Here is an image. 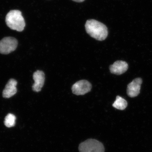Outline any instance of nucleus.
<instances>
[{"mask_svg": "<svg viewBox=\"0 0 152 152\" xmlns=\"http://www.w3.org/2000/svg\"><path fill=\"white\" fill-rule=\"evenodd\" d=\"M87 33L92 37L99 41H103L107 37V26L101 22L94 19L88 20L85 25Z\"/></svg>", "mask_w": 152, "mask_h": 152, "instance_id": "obj_1", "label": "nucleus"}, {"mask_svg": "<svg viewBox=\"0 0 152 152\" xmlns=\"http://www.w3.org/2000/svg\"><path fill=\"white\" fill-rule=\"evenodd\" d=\"M5 21L7 26L10 28L19 32L23 31L26 26L22 12L18 10L10 11L6 15Z\"/></svg>", "mask_w": 152, "mask_h": 152, "instance_id": "obj_2", "label": "nucleus"}, {"mask_svg": "<svg viewBox=\"0 0 152 152\" xmlns=\"http://www.w3.org/2000/svg\"><path fill=\"white\" fill-rule=\"evenodd\" d=\"M80 152H104V145L95 139H88L80 144Z\"/></svg>", "mask_w": 152, "mask_h": 152, "instance_id": "obj_3", "label": "nucleus"}, {"mask_svg": "<svg viewBox=\"0 0 152 152\" xmlns=\"http://www.w3.org/2000/svg\"><path fill=\"white\" fill-rule=\"evenodd\" d=\"M18 41L12 37H6L0 41V53L8 54L14 51L18 46Z\"/></svg>", "mask_w": 152, "mask_h": 152, "instance_id": "obj_4", "label": "nucleus"}, {"mask_svg": "<svg viewBox=\"0 0 152 152\" xmlns=\"http://www.w3.org/2000/svg\"><path fill=\"white\" fill-rule=\"evenodd\" d=\"M92 88L91 84L86 80H82L76 83L72 87V91L76 95H83L89 92Z\"/></svg>", "mask_w": 152, "mask_h": 152, "instance_id": "obj_5", "label": "nucleus"}, {"mask_svg": "<svg viewBox=\"0 0 152 152\" xmlns=\"http://www.w3.org/2000/svg\"><path fill=\"white\" fill-rule=\"evenodd\" d=\"M142 80L140 78H137L133 80L128 85L127 92L130 97H135L140 94L141 86Z\"/></svg>", "mask_w": 152, "mask_h": 152, "instance_id": "obj_6", "label": "nucleus"}, {"mask_svg": "<svg viewBox=\"0 0 152 152\" xmlns=\"http://www.w3.org/2000/svg\"><path fill=\"white\" fill-rule=\"evenodd\" d=\"M33 79L34 81V83L32 86L33 91L37 92L40 91L45 83V74L42 71H37L33 75Z\"/></svg>", "mask_w": 152, "mask_h": 152, "instance_id": "obj_7", "label": "nucleus"}, {"mask_svg": "<svg viewBox=\"0 0 152 152\" xmlns=\"http://www.w3.org/2000/svg\"><path fill=\"white\" fill-rule=\"evenodd\" d=\"M17 81L15 79L9 80L3 91V96L5 98H10L15 94L17 92Z\"/></svg>", "mask_w": 152, "mask_h": 152, "instance_id": "obj_8", "label": "nucleus"}, {"mask_svg": "<svg viewBox=\"0 0 152 152\" xmlns=\"http://www.w3.org/2000/svg\"><path fill=\"white\" fill-rule=\"evenodd\" d=\"M128 69L127 63L124 61H119L115 62L110 66V69L112 74L121 75L124 73Z\"/></svg>", "mask_w": 152, "mask_h": 152, "instance_id": "obj_9", "label": "nucleus"}, {"mask_svg": "<svg viewBox=\"0 0 152 152\" xmlns=\"http://www.w3.org/2000/svg\"><path fill=\"white\" fill-rule=\"evenodd\" d=\"M127 105L128 103L126 101L118 96H117L116 100L113 104V107L115 108L121 110H125Z\"/></svg>", "mask_w": 152, "mask_h": 152, "instance_id": "obj_10", "label": "nucleus"}, {"mask_svg": "<svg viewBox=\"0 0 152 152\" xmlns=\"http://www.w3.org/2000/svg\"><path fill=\"white\" fill-rule=\"evenodd\" d=\"M16 118L15 115L10 113L8 114L5 118L4 124L8 128L13 127L15 124Z\"/></svg>", "mask_w": 152, "mask_h": 152, "instance_id": "obj_11", "label": "nucleus"}, {"mask_svg": "<svg viewBox=\"0 0 152 152\" xmlns=\"http://www.w3.org/2000/svg\"><path fill=\"white\" fill-rule=\"evenodd\" d=\"M76 2H82L84 1L85 0H72Z\"/></svg>", "mask_w": 152, "mask_h": 152, "instance_id": "obj_12", "label": "nucleus"}]
</instances>
